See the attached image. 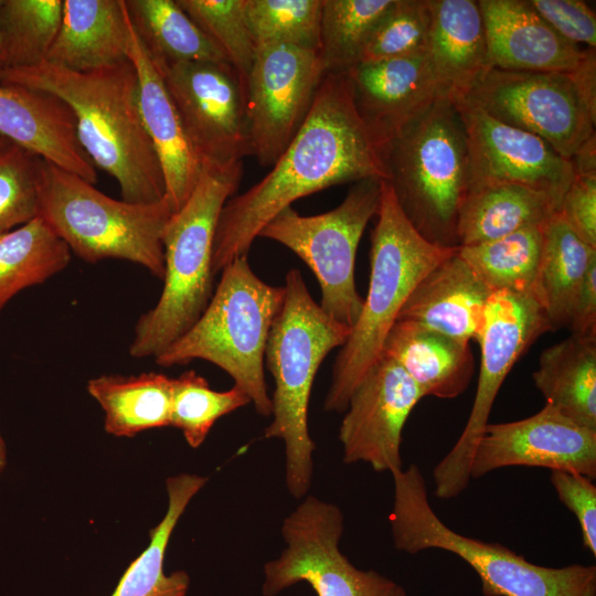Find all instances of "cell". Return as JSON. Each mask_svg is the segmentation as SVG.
<instances>
[{"label":"cell","instance_id":"24","mask_svg":"<svg viewBox=\"0 0 596 596\" xmlns=\"http://www.w3.org/2000/svg\"><path fill=\"white\" fill-rule=\"evenodd\" d=\"M127 61L125 0H62L60 26L45 62L91 72Z\"/></svg>","mask_w":596,"mask_h":596},{"label":"cell","instance_id":"40","mask_svg":"<svg viewBox=\"0 0 596 596\" xmlns=\"http://www.w3.org/2000/svg\"><path fill=\"white\" fill-rule=\"evenodd\" d=\"M42 160L0 136V236L39 216Z\"/></svg>","mask_w":596,"mask_h":596},{"label":"cell","instance_id":"30","mask_svg":"<svg viewBox=\"0 0 596 596\" xmlns=\"http://www.w3.org/2000/svg\"><path fill=\"white\" fill-rule=\"evenodd\" d=\"M87 391L105 413V430L134 437L151 428L170 426L172 379L158 372L99 375Z\"/></svg>","mask_w":596,"mask_h":596},{"label":"cell","instance_id":"22","mask_svg":"<svg viewBox=\"0 0 596 596\" xmlns=\"http://www.w3.org/2000/svg\"><path fill=\"white\" fill-rule=\"evenodd\" d=\"M0 136L91 183L96 167L82 148L75 117L56 96L14 84H0Z\"/></svg>","mask_w":596,"mask_h":596},{"label":"cell","instance_id":"44","mask_svg":"<svg viewBox=\"0 0 596 596\" xmlns=\"http://www.w3.org/2000/svg\"><path fill=\"white\" fill-rule=\"evenodd\" d=\"M557 213L584 242L596 248V174H574Z\"/></svg>","mask_w":596,"mask_h":596},{"label":"cell","instance_id":"31","mask_svg":"<svg viewBox=\"0 0 596 596\" xmlns=\"http://www.w3.org/2000/svg\"><path fill=\"white\" fill-rule=\"evenodd\" d=\"M207 477L194 473L171 476L166 481L168 509L150 531V543L124 572L110 596H185L190 576L184 571L166 574L163 563L170 536L192 498Z\"/></svg>","mask_w":596,"mask_h":596},{"label":"cell","instance_id":"8","mask_svg":"<svg viewBox=\"0 0 596 596\" xmlns=\"http://www.w3.org/2000/svg\"><path fill=\"white\" fill-rule=\"evenodd\" d=\"M392 477L394 501L389 522L396 550L413 555L438 549L457 555L478 574L485 596H596L595 565L541 566L502 544L462 535L432 508L417 465Z\"/></svg>","mask_w":596,"mask_h":596},{"label":"cell","instance_id":"45","mask_svg":"<svg viewBox=\"0 0 596 596\" xmlns=\"http://www.w3.org/2000/svg\"><path fill=\"white\" fill-rule=\"evenodd\" d=\"M567 328L572 336L596 340V262L579 288Z\"/></svg>","mask_w":596,"mask_h":596},{"label":"cell","instance_id":"48","mask_svg":"<svg viewBox=\"0 0 596 596\" xmlns=\"http://www.w3.org/2000/svg\"><path fill=\"white\" fill-rule=\"evenodd\" d=\"M1 1L2 0H0V4H1ZM4 68H6V57H4V52H3L2 42L0 38V72Z\"/></svg>","mask_w":596,"mask_h":596},{"label":"cell","instance_id":"35","mask_svg":"<svg viewBox=\"0 0 596 596\" xmlns=\"http://www.w3.org/2000/svg\"><path fill=\"white\" fill-rule=\"evenodd\" d=\"M394 0H323L318 54L324 74L347 73Z\"/></svg>","mask_w":596,"mask_h":596},{"label":"cell","instance_id":"42","mask_svg":"<svg viewBox=\"0 0 596 596\" xmlns=\"http://www.w3.org/2000/svg\"><path fill=\"white\" fill-rule=\"evenodd\" d=\"M535 12L562 38L587 49L596 46V15L582 0H528Z\"/></svg>","mask_w":596,"mask_h":596},{"label":"cell","instance_id":"3","mask_svg":"<svg viewBox=\"0 0 596 596\" xmlns=\"http://www.w3.org/2000/svg\"><path fill=\"white\" fill-rule=\"evenodd\" d=\"M284 287L283 307L265 350L275 390L270 397L273 421L264 437L284 441L286 486L294 498L301 499L310 489L313 473L316 445L308 427L312 383L322 361L345 343L351 329L322 310L298 269L288 270Z\"/></svg>","mask_w":596,"mask_h":596},{"label":"cell","instance_id":"37","mask_svg":"<svg viewBox=\"0 0 596 596\" xmlns=\"http://www.w3.org/2000/svg\"><path fill=\"white\" fill-rule=\"evenodd\" d=\"M251 403L238 387L214 391L209 382L190 370L172 379L170 426L180 429L191 448H199L214 423Z\"/></svg>","mask_w":596,"mask_h":596},{"label":"cell","instance_id":"11","mask_svg":"<svg viewBox=\"0 0 596 596\" xmlns=\"http://www.w3.org/2000/svg\"><path fill=\"white\" fill-rule=\"evenodd\" d=\"M549 331L550 323L533 295L508 290L490 295L476 339L481 356L472 407L459 438L433 470L437 498H456L466 490L477 444L503 381L524 351Z\"/></svg>","mask_w":596,"mask_h":596},{"label":"cell","instance_id":"27","mask_svg":"<svg viewBox=\"0 0 596 596\" xmlns=\"http://www.w3.org/2000/svg\"><path fill=\"white\" fill-rule=\"evenodd\" d=\"M557 212V205L547 194L521 184L491 182L475 185L459 210L457 247L543 226Z\"/></svg>","mask_w":596,"mask_h":596},{"label":"cell","instance_id":"5","mask_svg":"<svg viewBox=\"0 0 596 596\" xmlns=\"http://www.w3.org/2000/svg\"><path fill=\"white\" fill-rule=\"evenodd\" d=\"M386 182L427 241L457 247L459 210L471 188L467 136L449 95L439 96L381 150Z\"/></svg>","mask_w":596,"mask_h":596},{"label":"cell","instance_id":"13","mask_svg":"<svg viewBox=\"0 0 596 596\" xmlns=\"http://www.w3.org/2000/svg\"><path fill=\"white\" fill-rule=\"evenodd\" d=\"M460 95L494 119L533 134L571 160L595 134L594 114L571 73L490 67Z\"/></svg>","mask_w":596,"mask_h":596},{"label":"cell","instance_id":"4","mask_svg":"<svg viewBox=\"0 0 596 596\" xmlns=\"http://www.w3.org/2000/svg\"><path fill=\"white\" fill-rule=\"evenodd\" d=\"M243 161L203 164L184 205L163 231V288L156 306L137 321L129 347L132 358H156L188 332L207 307L214 289L212 248L225 202L237 190Z\"/></svg>","mask_w":596,"mask_h":596},{"label":"cell","instance_id":"39","mask_svg":"<svg viewBox=\"0 0 596 596\" xmlns=\"http://www.w3.org/2000/svg\"><path fill=\"white\" fill-rule=\"evenodd\" d=\"M323 0H245L248 26L256 47L289 44L319 49Z\"/></svg>","mask_w":596,"mask_h":596},{"label":"cell","instance_id":"33","mask_svg":"<svg viewBox=\"0 0 596 596\" xmlns=\"http://www.w3.org/2000/svg\"><path fill=\"white\" fill-rule=\"evenodd\" d=\"M68 246L40 216L0 236V310L21 290L44 283L71 260Z\"/></svg>","mask_w":596,"mask_h":596},{"label":"cell","instance_id":"34","mask_svg":"<svg viewBox=\"0 0 596 596\" xmlns=\"http://www.w3.org/2000/svg\"><path fill=\"white\" fill-rule=\"evenodd\" d=\"M542 228L528 227L490 242L457 247V253L492 292L534 296Z\"/></svg>","mask_w":596,"mask_h":596},{"label":"cell","instance_id":"18","mask_svg":"<svg viewBox=\"0 0 596 596\" xmlns=\"http://www.w3.org/2000/svg\"><path fill=\"white\" fill-rule=\"evenodd\" d=\"M542 467L596 477V430L584 427L549 403L534 415L488 423L477 444L470 476L503 467Z\"/></svg>","mask_w":596,"mask_h":596},{"label":"cell","instance_id":"41","mask_svg":"<svg viewBox=\"0 0 596 596\" xmlns=\"http://www.w3.org/2000/svg\"><path fill=\"white\" fill-rule=\"evenodd\" d=\"M430 20V0H394L371 32L360 62L425 53Z\"/></svg>","mask_w":596,"mask_h":596},{"label":"cell","instance_id":"6","mask_svg":"<svg viewBox=\"0 0 596 596\" xmlns=\"http://www.w3.org/2000/svg\"><path fill=\"white\" fill-rule=\"evenodd\" d=\"M377 221L371 236V274L356 323L332 366L323 402L326 412L342 413L368 370L382 354L384 340L421 279L457 247L436 245L407 220L382 180Z\"/></svg>","mask_w":596,"mask_h":596},{"label":"cell","instance_id":"17","mask_svg":"<svg viewBox=\"0 0 596 596\" xmlns=\"http://www.w3.org/2000/svg\"><path fill=\"white\" fill-rule=\"evenodd\" d=\"M425 397L391 359L381 355L352 392L339 429L345 464L365 462L375 471L403 469L402 432Z\"/></svg>","mask_w":596,"mask_h":596},{"label":"cell","instance_id":"1","mask_svg":"<svg viewBox=\"0 0 596 596\" xmlns=\"http://www.w3.org/2000/svg\"><path fill=\"white\" fill-rule=\"evenodd\" d=\"M272 167L259 182L223 205L212 248L214 275L247 255L262 228L292 202L344 182L386 180L347 73L323 77L306 120Z\"/></svg>","mask_w":596,"mask_h":596},{"label":"cell","instance_id":"43","mask_svg":"<svg viewBox=\"0 0 596 596\" xmlns=\"http://www.w3.org/2000/svg\"><path fill=\"white\" fill-rule=\"evenodd\" d=\"M550 480L561 502L576 517L583 546L596 556V486L592 479L566 470H552Z\"/></svg>","mask_w":596,"mask_h":596},{"label":"cell","instance_id":"46","mask_svg":"<svg viewBox=\"0 0 596 596\" xmlns=\"http://www.w3.org/2000/svg\"><path fill=\"white\" fill-rule=\"evenodd\" d=\"M570 161L574 174H596L595 134L575 151Z\"/></svg>","mask_w":596,"mask_h":596},{"label":"cell","instance_id":"19","mask_svg":"<svg viewBox=\"0 0 596 596\" xmlns=\"http://www.w3.org/2000/svg\"><path fill=\"white\" fill-rule=\"evenodd\" d=\"M347 75L356 111L380 153L414 117L447 95L426 53L360 62Z\"/></svg>","mask_w":596,"mask_h":596},{"label":"cell","instance_id":"14","mask_svg":"<svg viewBox=\"0 0 596 596\" xmlns=\"http://www.w3.org/2000/svg\"><path fill=\"white\" fill-rule=\"evenodd\" d=\"M158 70L202 166L252 156L246 89L230 63L182 62Z\"/></svg>","mask_w":596,"mask_h":596},{"label":"cell","instance_id":"32","mask_svg":"<svg viewBox=\"0 0 596 596\" xmlns=\"http://www.w3.org/2000/svg\"><path fill=\"white\" fill-rule=\"evenodd\" d=\"M125 6L132 28L158 68L182 62H227L177 0H125Z\"/></svg>","mask_w":596,"mask_h":596},{"label":"cell","instance_id":"23","mask_svg":"<svg viewBox=\"0 0 596 596\" xmlns=\"http://www.w3.org/2000/svg\"><path fill=\"white\" fill-rule=\"evenodd\" d=\"M491 294L456 248L421 279L396 320L469 343L478 337Z\"/></svg>","mask_w":596,"mask_h":596},{"label":"cell","instance_id":"7","mask_svg":"<svg viewBox=\"0 0 596 596\" xmlns=\"http://www.w3.org/2000/svg\"><path fill=\"white\" fill-rule=\"evenodd\" d=\"M284 299V286L263 281L247 255L240 256L221 270L219 285L193 327L155 361L166 368L196 359L211 362L233 379L259 415L272 416L264 360Z\"/></svg>","mask_w":596,"mask_h":596},{"label":"cell","instance_id":"29","mask_svg":"<svg viewBox=\"0 0 596 596\" xmlns=\"http://www.w3.org/2000/svg\"><path fill=\"white\" fill-rule=\"evenodd\" d=\"M532 377L545 403L596 430V340L571 334L544 349Z\"/></svg>","mask_w":596,"mask_h":596},{"label":"cell","instance_id":"26","mask_svg":"<svg viewBox=\"0 0 596 596\" xmlns=\"http://www.w3.org/2000/svg\"><path fill=\"white\" fill-rule=\"evenodd\" d=\"M430 9L426 56L443 91L462 94L491 67L478 1L430 0Z\"/></svg>","mask_w":596,"mask_h":596},{"label":"cell","instance_id":"15","mask_svg":"<svg viewBox=\"0 0 596 596\" xmlns=\"http://www.w3.org/2000/svg\"><path fill=\"white\" fill-rule=\"evenodd\" d=\"M324 76L316 50L257 47L246 84V114L252 156L262 167L273 166L294 139Z\"/></svg>","mask_w":596,"mask_h":596},{"label":"cell","instance_id":"21","mask_svg":"<svg viewBox=\"0 0 596 596\" xmlns=\"http://www.w3.org/2000/svg\"><path fill=\"white\" fill-rule=\"evenodd\" d=\"M491 67L504 71L573 73L582 49L555 32L528 0H478Z\"/></svg>","mask_w":596,"mask_h":596},{"label":"cell","instance_id":"28","mask_svg":"<svg viewBox=\"0 0 596 596\" xmlns=\"http://www.w3.org/2000/svg\"><path fill=\"white\" fill-rule=\"evenodd\" d=\"M542 249L534 297L552 331L568 327L572 309L596 248L584 242L555 213L542 228Z\"/></svg>","mask_w":596,"mask_h":596},{"label":"cell","instance_id":"20","mask_svg":"<svg viewBox=\"0 0 596 596\" xmlns=\"http://www.w3.org/2000/svg\"><path fill=\"white\" fill-rule=\"evenodd\" d=\"M127 11V10H126ZM128 23V57L138 78V104L143 127L159 158L166 182V201L178 212L192 194L202 171L161 73Z\"/></svg>","mask_w":596,"mask_h":596},{"label":"cell","instance_id":"12","mask_svg":"<svg viewBox=\"0 0 596 596\" xmlns=\"http://www.w3.org/2000/svg\"><path fill=\"white\" fill-rule=\"evenodd\" d=\"M343 529L338 505L308 496L283 522L286 546L264 565L263 595L304 582L317 596H407L398 583L348 560L339 549Z\"/></svg>","mask_w":596,"mask_h":596},{"label":"cell","instance_id":"38","mask_svg":"<svg viewBox=\"0 0 596 596\" xmlns=\"http://www.w3.org/2000/svg\"><path fill=\"white\" fill-rule=\"evenodd\" d=\"M192 21L217 46L246 89L257 47L245 11V0H177Z\"/></svg>","mask_w":596,"mask_h":596},{"label":"cell","instance_id":"25","mask_svg":"<svg viewBox=\"0 0 596 596\" xmlns=\"http://www.w3.org/2000/svg\"><path fill=\"white\" fill-rule=\"evenodd\" d=\"M381 355L398 364L424 396L455 398L466 391L475 372L468 342L407 320L394 322Z\"/></svg>","mask_w":596,"mask_h":596},{"label":"cell","instance_id":"9","mask_svg":"<svg viewBox=\"0 0 596 596\" xmlns=\"http://www.w3.org/2000/svg\"><path fill=\"white\" fill-rule=\"evenodd\" d=\"M172 212L166 201L115 200L93 183L42 160L39 216L87 263L124 259L164 275L162 235Z\"/></svg>","mask_w":596,"mask_h":596},{"label":"cell","instance_id":"16","mask_svg":"<svg viewBox=\"0 0 596 596\" xmlns=\"http://www.w3.org/2000/svg\"><path fill=\"white\" fill-rule=\"evenodd\" d=\"M449 96L467 136L471 188L491 182L521 184L547 194L560 210L574 179L571 161L542 138L494 119L460 95Z\"/></svg>","mask_w":596,"mask_h":596},{"label":"cell","instance_id":"2","mask_svg":"<svg viewBox=\"0 0 596 596\" xmlns=\"http://www.w3.org/2000/svg\"><path fill=\"white\" fill-rule=\"evenodd\" d=\"M0 84L43 91L65 103L75 117L82 148L95 167L115 178L121 200L150 204L166 199L163 172L141 120L138 78L130 60L91 72L47 62L4 68Z\"/></svg>","mask_w":596,"mask_h":596},{"label":"cell","instance_id":"10","mask_svg":"<svg viewBox=\"0 0 596 596\" xmlns=\"http://www.w3.org/2000/svg\"><path fill=\"white\" fill-rule=\"evenodd\" d=\"M381 191V179L360 180L337 207L305 216L288 206L258 234L305 262L319 281L322 310L350 329L363 305L354 280L356 249L369 221L377 213Z\"/></svg>","mask_w":596,"mask_h":596},{"label":"cell","instance_id":"36","mask_svg":"<svg viewBox=\"0 0 596 596\" xmlns=\"http://www.w3.org/2000/svg\"><path fill=\"white\" fill-rule=\"evenodd\" d=\"M62 15V0H2L0 38L6 68H26L46 61Z\"/></svg>","mask_w":596,"mask_h":596},{"label":"cell","instance_id":"47","mask_svg":"<svg viewBox=\"0 0 596 596\" xmlns=\"http://www.w3.org/2000/svg\"><path fill=\"white\" fill-rule=\"evenodd\" d=\"M7 465V450H6V444L4 440L0 434V473L4 469Z\"/></svg>","mask_w":596,"mask_h":596}]
</instances>
